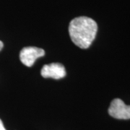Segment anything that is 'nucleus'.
<instances>
[{
	"mask_svg": "<svg viewBox=\"0 0 130 130\" xmlns=\"http://www.w3.org/2000/svg\"><path fill=\"white\" fill-rule=\"evenodd\" d=\"M41 74L44 78L61 79L66 75V70L64 65L60 63H52L44 65L42 67Z\"/></svg>",
	"mask_w": 130,
	"mask_h": 130,
	"instance_id": "20e7f679",
	"label": "nucleus"
},
{
	"mask_svg": "<svg viewBox=\"0 0 130 130\" xmlns=\"http://www.w3.org/2000/svg\"><path fill=\"white\" fill-rule=\"evenodd\" d=\"M45 55L43 49L34 46L23 48L20 54V59L21 62L27 67H32L38 58Z\"/></svg>",
	"mask_w": 130,
	"mask_h": 130,
	"instance_id": "7ed1b4c3",
	"label": "nucleus"
},
{
	"mask_svg": "<svg viewBox=\"0 0 130 130\" xmlns=\"http://www.w3.org/2000/svg\"><path fill=\"white\" fill-rule=\"evenodd\" d=\"M98 30L96 22L88 17L74 18L70 23L69 33L72 42L81 48H88L94 41Z\"/></svg>",
	"mask_w": 130,
	"mask_h": 130,
	"instance_id": "f257e3e1",
	"label": "nucleus"
},
{
	"mask_svg": "<svg viewBox=\"0 0 130 130\" xmlns=\"http://www.w3.org/2000/svg\"><path fill=\"white\" fill-rule=\"evenodd\" d=\"M3 46H4V44H3V43L0 41V51H2V49Z\"/></svg>",
	"mask_w": 130,
	"mask_h": 130,
	"instance_id": "423d86ee",
	"label": "nucleus"
},
{
	"mask_svg": "<svg viewBox=\"0 0 130 130\" xmlns=\"http://www.w3.org/2000/svg\"><path fill=\"white\" fill-rule=\"evenodd\" d=\"M0 130H7L5 129V126H4L3 122H2V121L1 119H0Z\"/></svg>",
	"mask_w": 130,
	"mask_h": 130,
	"instance_id": "39448f33",
	"label": "nucleus"
},
{
	"mask_svg": "<svg viewBox=\"0 0 130 130\" xmlns=\"http://www.w3.org/2000/svg\"><path fill=\"white\" fill-rule=\"evenodd\" d=\"M109 115L118 119H129L130 106H127L119 98H115L108 108Z\"/></svg>",
	"mask_w": 130,
	"mask_h": 130,
	"instance_id": "f03ea898",
	"label": "nucleus"
}]
</instances>
